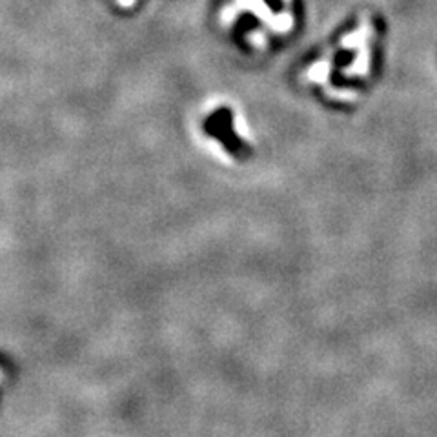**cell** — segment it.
Wrapping results in <instances>:
<instances>
[{
	"label": "cell",
	"instance_id": "4",
	"mask_svg": "<svg viewBox=\"0 0 437 437\" xmlns=\"http://www.w3.org/2000/svg\"><path fill=\"white\" fill-rule=\"evenodd\" d=\"M106 10L111 11L113 15L131 16L144 5L146 0H100Z\"/></svg>",
	"mask_w": 437,
	"mask_h": 437
},
{
	"label": "cell",
	"instance_id": "1",
	"mask_svg": "<svg viewBox=\"0 0 437 437\" xmlns=\"http://www.w3.org/2000/svg\"><path fill=\"white\" fill-rule=\"evenodd\" d=\"M385 35L377 13L359 10L301 58L295 84L326 108H355L379 78Z\"/></svg>",
	"mask_w": 437,
	"mask_h": 437
},
{
	"label": "cell",
	"instance_id": "3",
	"mask_svg": "<svg viewBox=\"0 0 437 437\" xmlns=\"http://www.w3.org/2000/svg\"><path fill=\"white\" fill-rule=\"evenodd\" d=\"M193 135L214 161L237 166L250 161L257 150V137L245 108L229 97L204 100L193 115Z\"/></svg>",
	"mask_w": 437,
	"mask_h": 437
},
{
	"label": "cell",
	"instance_id": "2",
	"mask_svg": "<svg viewBox=\"0 0 437 437\" xmlns=\"http://www.w3.org/2000/svg\"><path fill=\"white\" fill-rule=\"evenodd\" d=\"M304 0H215L218 36L246 58H268L301 32Z\"/></svg>",
	"mask_w": 437,
	"mask_h": 437
}]
</instances>
